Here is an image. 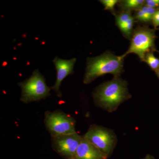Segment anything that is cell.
I'll return each mask as SVG.
<instances>
[{
	"instance_id": "cell-1",
	"label": "cell",
	"mask_w": 159,
	"mask_h": 159,
	"mask_svg": "<svg viewBox=\"0 0 159 159\" xmlns=\"http://www.w3.org/2000/svg\"><path fill=\"white\" fill-rule=\"evenodd\" d=\"M93 97L98 106L112 111L123 101L129 98L130 95L126 81L119 77H115L110 81L98 87L94 92Z\"/></svg>"
},
{
	"instance_id": "cell-2",
	"label": "cell",
	"mask_w": 159,
	"mask_h": 159,
	"mask_svg": "<svg viewBox=\"0 0 159 159\" xmlns=\"http://www.w3.org/2000/svg\"><path fill=\"white\" fill-rule=\"evenodd\" d=\"M123 58L111 52L105 53L93 57H88L84 83L89 84L104 74H113L119 77L123 70Z\"/></svg>"
},
{
	"instance_id": "cell-3",
	"label": "cell",
	"mask_w": 159,
	"mask_h": 159,
	"mask_svg": "<svg viewBox=\"0 0 159 159\" xmlns=\"http://www.w3.org/2000/svg\"><path fill=\"white\" fill-rule=\"evenodd\" d=\"M18 84L21 89L20 100L25 103L39 101L51 96V88L47 85L44 77L38 70L29 78Z\"/></svg>"
},
{
	"instance_id": "cell-4",
	"label": "cell",
	"mask_w": 159,
	"mask_h": 159,
	"mask_svg": "<svg viewBox=\"0 0 159 159\" xmlns=\"http://www.w3.org/2000/svg\"><path fill=\"white\" fill-rule=\"evenodd\" d=\"M155 37L153 30L145 26H139L134 30L129 48L121 57L124 59L128 54L134 53L141 61H144L146 54L154 48Z\"/></svg>"
},
{
	"instance_id": "cell-5",
	"label": "cell",
	"mask_w": 159,
	"mask_h": 159,
	"mask_svg": "<svg viewBox=\"0 0 159 159\" xmlns=\"http://www.w3.org/2000/svg\"><path fill=\"white\" fill-rule=\"evenodd\" d=\"M44 124L51 137L76 133L75 119L60 110L45 113Z\"/></svg>"
},
{
	"instance_id": "cell-6",
	"label": "cell",
	"mask_w": 159,
	"mask_h": 159,
	"mask_svg": "<svg viewBox=\"0 0 159 159\" xmlns=\"http://www.w3.org/2000/svg\"><path fill=\"white\" fill-rule=\"evenodd\" d=\"M83 137L107 157L116 144V136L111 131L96 125H91Z\"/></svg>"
},
{
	"instance_id": "cell-7",
	"label": "cell",
	"mask_w": 159,
	"mask_h": 159,
	"mask_svg": "<svg viewBox=\"0 0 159 159\" xmlns=\"http://www.w3.org/2000/svg\"><path fill=\"white\" fill-rule=\"evenodd\" d=\"M82 139L77 133L51 137V146L63 158L73 159Z\"/></svg>"
},
{
	"instance_id": "cell-8",
	"label": "cell",
	"mask_w": 159,
	"mask_h": 159,
	"mask_svg": "<svg viewBox=\"0 0 159 159\" xmlns=\"http://www.w3.org/2000/svg\"><path fill=\"white\" fill-rule=\"evenodd\" d=\"M76 61V58L65 60L57 57L53 60V63L57 70V78L55 84L51 89L56 92L57 97H62V94L60 91L61 84L65 78L69 75L74 74V68Z\"/></svg>"
},
{
	"instance_id": "cell-9",
	"label": "cell",
	"mask_w": 159,
	"mask_h": 159,
	"mask_svg": "<svg viewBox=\"0 0 159 159\" xmlns=\"http://www.w3.org/2000/svg\"><path fill=\"white\" fill-rule=\"evenodd\" d=\"M101 152L83 136L73 159H107Z\"/></svg>"
},
{
	"instance_id": "cell-10",
	"label": "cell",
	"mask_w": 159,
	"mask_h": 159,
	"mask_svg": "<svg viewBox=\"0 0 159 159\" xmlns=\"http://www.w3.org/2000/svg\"><path fill=\"white\" fill-rule=\"evenodd\" d=\"M131 11H122L116 15V25L126 38L131 39L133 33L135 19Z\"/></svg>"
},
{
	"instance_id": "cell-11",
	"label": "cell",
	"mask_w": 159,
	"mask_h": 159,
	"mask_svg": "<svg viewBox=\"0 0 159 159\" xmlns=\"http://www.w3.org/2000/svg\"><path fill=\"white\" fill-rule=\"evenodd\" d=\"M119 6L122 11H131L141 9L145 6L144 0H124L119 1Z\"/></svg>"
},
{
	"instance_id": "cell-12",
	"label": "cell",
	"mask_w": 159,
	"mask_h": 159,
	"mask_svg": "<svg viewBox=\"0 0 159 159\" xmlns=\"http://www.w3.org/2000/svg\"><path fill=\"white\" fill-rule=\"evenodd\" d=\"M144 61L154 70L156 71L159 69V59L154 56L152 51L146 54Z\"/></svg>"
},
{
	"instance_id": "cell-13",
	"label": "cell",
	"mask_w": 159,
	"mask_h": 159,
	"mask_svg": "<svg viewBox=\"0 0 159 159\" xmlns=\"http://www.w3.org/2000/svg\"><path fill=\"white\" fill-rule=\"evenodd\" d=\"M141 9L145 14V23L149 22L152 21L154 15L158 9L145 6H143Z\"/></svg>"
},
{
	"instance_id": "cell-14",
	"label": "cell",
	"mask_w": 159,
	"mask_h": 159,
	"mask_svg": "<svg viewBox=\"0 0 159 159\" xmlns=\"http://www.w3.org/2000/svg\"><path fill=\"white\" fill-rule=\"evenodd\" d=\"M104 6L105 10H108L111 12H114V7L115 6L119 3V1L118 0H102L99 1Z\"/></svg>"
},
{
	"instance_id": "cell-15",
	"label": "cell",
	"mask_w": 159,
	"mask_h": 159,
	"mask_svg": "<svg viewBox=\"0 0 159 159\" xmlns=\"http://www.w3.org/2000/svg\"><path fill=\"white\" fill-rule=\"evenodd\" d=\"M134 18L135 20H136L137 21L145 23V14L141 9L135 11Z\"/></svg>"
},
{
	"instance_id": "cell-16",
	"label": "cell",
	"mask_w": 159,
	"mask_h": 159,
	"mask_svg": "<svg viewBox=\"0 0 159 159\" xmlns=\"http://www.w3.org/2000/svg\"><path fill=\"white\" fill-rule=\"evenodd\" d=\"M145 6L158 9L159 7V0H146L145 1Z\"/></svg>"
},
{
	"instance_id": "cell-17",
	"label": "cell",
	"mask_w": 159,
	"mask_h": 159,
	"mask_svg": "<svg viewBox=\"0 0 159 159\" xmlns=\"http://www.w3.org/2000/svg\"><path fill=\"white\" fill-rule=\"evenodd\" d=\"M152 24H153L154 28H156L159 26V9L157 10L156 12H155L154 15L153 17H152Z\"/></svg>"
},
{
	"instance_id": "cell-18",
	"label": "cell",
	"mask_w": 159,
	"mask_h": 159,
	"mask_svg": "<svg viewBox=\"0 0 159 159\" xmlns=\"http://www.w3.org/2000/svg\"><path fill=\"white\" fill-rule=\"evenodd\" d=\"M144 159H154L150 155H147Z\"/></svg>"
},
{
	"instance_id": "cell-19",
	"label": "cell",
	"mask_w": 159,
	"mask_h": 159,
	"mask_svg": "<svg viewBox=\"0 0 159 159\" xmlns=\"http://www.w3.org/2000/svg\"><path fill=\"white\" fill-rule=\"evenodd\" d=\"M156 72L157 74L158 77H159V69H158Z\"/></svg>"
}]
</instances>
